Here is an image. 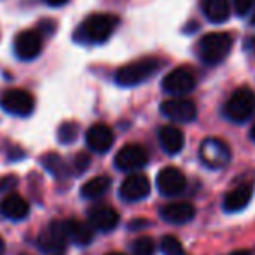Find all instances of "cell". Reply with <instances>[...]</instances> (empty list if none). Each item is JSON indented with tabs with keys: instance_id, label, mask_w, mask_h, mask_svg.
Wrapping results in <instances>:
<instances>
[{
	"instance_id": "9a60e30c",
	"label": "cell",
	"mask_w": 255,
	"mask_h": 255,
	"mask_svg": "<svg viewBox=\"0 0 255 255\" xmlns=\"http://www.w3.org/2000/svg\"><path fill=\"white\" fill-rule=\"evenodd\" d=\"M89 224L93 226V229L102 231V233H109V231L116 229L119 224V213L107 205H96L93 208H89L88 212Z\"/></svg>"
},
{
	"instance_id": "5b68a950",
	"label": "cell",
	"mask_w": 255,
	"mask_h": 255,
	"mask_svg": "<svg viewBox=\"0 0 255 255\" xmlns=\"http://www.w3.org/2000/svg\"><path fill=\"white\" fill-rule=\"evenodd\" d=\"M199 159L212 170H220L231 161V149L220 138H206L199 145Z\"/></svg>"
},
{
	"instance_id": "7c38bea8",
	"label": "cell",
	"mask_w": 255,
	"mask_h": 255,
	"mask_svg": "<svg viewBox=\"0 0 255 255\" xmlns=\"http://www.w3.org/2000/svg\"><path fill=\"white\" fill-rule=\"evenodd\" d=\"M156 185H157V191L163 196H166V198H175V196H180L182 192L185 191L187 180H185V175L182 173L178 168L166 166L157 173Z\"/></svg>"
},
{
	"instance_id": "4fadbf2b",
	"label": "cell",
	"mask_w": 255,
	"mask_h": 255,
	"mask_svg": "<svg viewBox=\"0 0 255 255\" xmlns=\"http://www.w3.org/2000/svg\"><path fill=\"white\" fill-rule=\"evenodd\" d=\"M42 51V37L35 30L19 32L14 39V53L19 60L30 61L37 58Z\"/></svg>"
},
{
	"instance_id": "e0dca14e",
	"label": "cell",
	"mask_w": 255,
	"mask_h": 255,
	"mask_svg": "<svg viewBox=\"0 0 255 255\" xmlns=\"http://www.w3.org/2000/svg\"><path fill=\"white\" fill-rule=\"evenodd\" d=\"M61 226H63V231L67 234L68 241L79 245V247H88L93 241V238H95V229H93L91 224L70 219V220H61Z\"/></svg>"
},
{
	"instance_id": "83f0119b",
	"label": "cell",
	"mask_w": 255,
	"mask_h": 255,
	"mask_svg": "<svg viewBox=\"0 0 255 255\" xmlns=\"http://www.w3.org/2000/svg\"><path fill=\"white\" fill-rule=\"evenodd\" d=\"M89 168V156L88 154H77L74 159V171L75 173H84Z\"/></svg>"
},
{
	"instance_id": "484cf974",
	"label": "cell",
	"mask_w": 255,
	"mask_h": 255,
	"mask_svg": "<svg viewBox=\"0 0 255 255\" xmlns=\"http://www.w3.org/2000/svg\"><path fill=\"white\" fill-rule=\"evenodd\" d=\"M156 254V243L152 238L142 236L133 243V255H154Z\"/></svg>"
},
{
	"instance_id": "1f68e13d",
	"label": "cell",
	"mask_w": 255,
	"mask_h": 255,
	"mask_svg": "<svg viewBox=\"0 0 255 255\" xmlns=\"http://www.w3.org/2000/svg\"><path fill=\"white\" fill-rule=\"evenodd\" d=\"M4 250H5V243H4V240H2V236H0V255L4 254Z\"/></svg>"
},
{
	"instance_id": "f1b7e54d",
	"label": "cell",
	"mask_w": 255,
	"mask_h": 255,
	"mask_svg": "<svg viewBox=\"0 0 255 255\" xmlns=\"http://www.w3.org/2000/svg\"><path fill=\"white\" fill-rule=\"evenodd\" d=\"M16 184H18L16 177H5L0 180V189H2V191H7V189H11L12 185H16Z\"/></svg>"
},
{
	"instance_id": "ba28073f",
	"label": "cell",
	"mask_w": 255,
	"mask_h": 255,
	"mask_svg": "<svg viewBox=\"0 0 255 255\" xmlns=\"http://www.w3.org/2000/svg\"><path fill=\"white\" fill-rule=\"evenodd\" d=\"M116 168L124 173H133V171H138L149 163V154L138 143H128L124 145L119 152L116 154Z\"/></svg>"
},
{
	"instance_id": "836d02e7",
	"label": "cell",
	"mask_w": 255,
	"mask_h": 255,
	"mask_svg": "<svg viewBox=\"0 0 255 255\" xmlns=\"http://www.w3.org/2000/svg\"><path fill=\"white\" fill-rule=\"evenodd\" d=\"M107 255H124V254H121V252H112V254H107Z\"/></svg>"
},
{
	"instance_id": "9c48e42d",
	"label": "cell",
	"mask_w": 255,
	"mask_h": 255,
	"mask_svg": "<svg viewBox=\"0 0 255 255\" xmlns=\"http://www.w3.org/2000/svg\"><path fill=\"white\" fill-rule=\"evenodd\" d=\"M161 114L177 123H191L198 116V107L192 100L175 96V98L164 100L161 103Z\"/></svg>"
},
{
	"instance_id": "5bb4252c",
	"label": "cell",
	"mask_w": 255,
	"mask_h": 255,
	"mask_svg": "<svg viewBox=\"0 0 255 255\" xmlns=\"http://www.w3.org/2000/svg\"><path fill=\"white\" fill-rule=\"evenodd\" d=\"M114 140H116V136H114L112 128L103 123L93 124L88 131H86V143H88V147L93 152H98V154L109 152L110 147L114 145Z\"/></svg>"
},
{
	"instance_id": "277c9868",
	"label": "cell",
	"mask_w": 255,
	"mask_h": 255,
	"mask_svg": "<svg viewBox=\"0 0 255 255\" xmlns=\"http://www.w3.org/2000/svg\"><path fill=\"white\" fill-rule=\"evenodd\" d=\"M255 114V93L248 88H238L224 105V116L233 123H245Z\"/></svg>"
},
{
	"instance_id": "d6986e66",
	"label": "cell",
	"mask_w": 255,
	"mask_h": 255,
	"mask_svg": "<svg viewBox=\"0 0 255 255\" xmlns=\"http://www.w3.org/2000/svg\"><path fill=\"white\" fill-rule=\"evenodd\" d=\"M30 205L23 196L19 194H7L0 201V213L9 220H23L28 217Z\"/></svg>"
},
{
	"instance_id": "e575fe53",
	"label": "cell",
	"mask_w": 255,
	"mask_h": 255,
	"mask_svg": "<svg viewBox=\"0 0 255 255\" xmlns=\"http://www.w3.org/2000/svg\"><path fill=\"white\" fill-rule=\"evenodd\" d=\"M252 47H254V51H255V39H254V42H252Z\"/></svg>"
},
{
	"instance_id": "7a4b0ae2",
	"label": "cell",
	"mask_w": 255,
	"mask_h": 255,
	"mask_svg": "<svg viewBox=\"0 0 255 255\" xmlns=\"http://www.w3.org/2000/svg\"><path fill=\"white\" fill-rule=\"evenodd\" d=\"M161 68L159 58H142V60L131 61L124 65L116 72V82L123 88H133L142 82L149 81L154 74H157Z\"/></svg>"
},
{
	"instance_id": "8992f818",
	"label": "cell",
	"mask_w": 255,
	"mask_h": 255,
	"mask_svg": "<svg viewBox=\"0 0 255 255\" xmlns=\"http://www.w3.org/2000/svg\"><path fill=\"white\" fill-rule=\"evenodd\" d=\"M0 107L11 116L26 117L35 109V98L25 89H7L0 96Z\"/></svg>"
},
{
	"instance_id": "cb8c5ba5",
	"label": "cell",
	"mask_w": 255,
	"mask_h": 255,
	"mask_svg": "<svg viewBox=\"0 0 255 255\" xmlns=\"http://www.w3.org/2000/svg\"><path fill=\"white\" fill-rule=\"evenodd\" d=\"M159 247H161L163 255H184V247H182L180 240L175 238V236H171V234L163 236Z\"/></svg>"
},
{
	"instance_id": "8fae6325",
	"label": "cell",
	"mask_w": 255,
	"mask_h": 255,
	"mask_svg": "<svg viewBox=\"0 0 255 255\" xmlns=\"http://www.w3.org/2000/svg\"><path fill=\"white\" fill-rule=\"evenodd\" d=\"M161 86H163L164 91L173 96L187 95L196 86L194 72L187 67H178V68H175V70H171L170 74L163 79V84Z\"/></svg>"
},
{
	"instance_id": "44dd1931",
	"label": "cell",
	"mask_w": 255,
	"mask_h": 255,
	"mask_svg": "<svg viewBox=\"0 0 255 255\" xmlns=\"http://www.w3.org/2000/svg\"><path fill=\"white\" fill-rule=\"evenodd\" d=\"M203 12L212 23H224L231 16L229 0H203Z\"/></svg>"
},
{
	"instance_id": "8d00e7d4",
	"label": "cell",
	"mask_w": 255,
	"mask_h": 255,
	"mask_svg": "<svg viewBox=\"0 0 255 255\" xmlns=\"http://www.w3.org/2000/svg\"><path fill=\"white\" fill-rule=\"evenodd\" d=\"M21 255H25V254H21Z\"/></svg>"
},
{
	"instance_id": "7402d4cb",
	"label": "cell",
	"mask_w": 255,
	"mask_h": 255,
	"mask_svg": "<svg viewBox=\"0 0 255 255\" xmlns=\"http://www.w3.org/2000/svg\"><path fill=\"white\" fill-rule=\"evenodd\" d=\"M110 187V178L102 175V177H95L91 180H88L81 189V196L86 199H96L102 198Z\"/></svg>"
},
{
	"instance_id": "3957f363",
	"label": "cell",
	"mask_w": 255,
	"mask_h": 255,
	"mask_svg": "<svg viewBox=\"0 0 255 255\" xmlns=\"http://www.w3.org/2000/svg\"><path fill=\"white\" fill-rule=\"evenodd\" d=\"M233 47V37L226 32H213L205 35L198 44V54L203 63L217 65L227 58Z\"/></svg>"
},
{
	"instance_id": "ffe728a7",
	"label": "cell",
	"mask_w": 255,
	"mask_h": 255,
	"mask_svg": "<svg viewBox=\"0 0 255 255\" xmlns=\"http://www.w3.org/2000/svg\"><path fill=\"white\" fill-rule=\"evenodd\" d=\"M252 194H254V189H252L250 184H241L238 185L236 189L229 191L226 196H224V212L227 213H236L241 212L243 208H247L248 203L252 199Z\"/></svg>"
},
{
	"instance_id": "4dcf8cb0",
	"label": "cell",
	"mask_w": 255,
	"mask_h": 255,
	"mask_svg": "<svg viewBox=\"0 0 255 255\" xmlns=\"http://www.w3.org/2000/svg\"><path fill=\"white\" fill-rule=\"evenodd\" d=\"M250 138H252V142H255V123L252 124V128H250Z\"/></svg>"
},
{
	"instance_id": "f546056e",
	"label": "cell",
	"mask_w": 255,
	"mask_h": 255,
	"mask_svg": "<svg viewBox=\"0 0 255 255\" xmlns=\"http://www.w3.org/2000/svg\"><path fill=\"white\" fill-rule=\"evenodd\" d=\"M68 0H46V4L53 5V7H60V5H65Z\"/></svg>"
},
{
	"instance_id": "d4e9b609",
	"label": "cell",
	"mask_w": 255,
	"mask_h": 255,
	"mask_svg": "<svg viewBox=\"0 0 255 255\" xmlns=\"http://www.w3.org/2000/svg\"><path fill=\"white\" fill-rule=\"evenodd\" d=\"M79 136V126L75 123H63L58 128V140L61 143H72Z\"/></svg>"
},
{
	"instance_id": "4316f807",
	"label": "cell",
	"mask_w": 255,
	"mask_h": 255,
	"mask_svg": "<svg viewBox=\"0 0 255 255\" xmlns=\"http://www.w3.org/2000/svg\"><path fill=\"white\" fill-rule=\"evenodd\" d=\"M255 0H234V11L238 16H247L250 9L254 7Z\"/></svg>"
},
{
	"instance_id": "ac0fdd59",
	"label": "cell",
	"mask_w": 255,
	"mask_h": 255,
	"mask_svg": "<svg viewBox=\"0 0 255 255\" xmlns=\"http://www.w3.org/2000/svg\"><path fill=\"white\" fill-rule=\"evenodd\" d=\"M194 215H196L194 206L187 201L170 203V205L161 208V217H163V220H166V222H170V224H177V226L191 222V220L194 219Z\"/></svg>"
},
{
	"instance_id": "52a82bcc",
	"label": "cell",
	"mask_w": 255,
	"mask_h": 255,
	"mask_svg": "<svg viewBox=\"0 0 255 255\" xmlns=\"http://www.w3.org/2000/svg\"><path fill=\"white\" fill-rule=\"evenodd\" d=\"M68 238L63 231V226L60 222H51L42 233L37 238V245H39L40 252L44 255H63L67 250Z\"/></svg>"
},
{
	"instance_id": "d6a6232c",
	"label": "cell",
	"mask_w": 255,
	"mask_h": 255,
	"mask_svg": "<svg viewBox=\"0 0 255 255\" xmlns=\"http://www.w3.org/2000/svg\"><path fill=\"white\" fill-rule=\"evenodd\" d=\"M231 255H252L250 252H247V250H241V252H234V254H231Z\"/></svg>"
},
{
	"instance_id": "2e32d148",
	"label": "cell",
	"mask_w": 255,
	"mask_h": 255,
	"mask_svg": "<svg viewBox=\"0 0 255 255\" xmlns=\"http://www.w3.org/2000/svg\"><path fill=\"white\" fill-rule=\"evenodd\" d=\"M157 140H159L161 149L164 150L170 156H175V154L182 152L185 145V135L180 128L177 126H161L159 131H157Z\"/></svg>"
},
{
	"instance_id": "d590c367",
	"label": "cell",
	"mask_w": 255,
	"mask_h": 255,
	"mask_svg": "<svg viewBox=\"0 0 255 255\" xmlns=\"http://www.w3.org/2000/svg\"><path fill=\"white\" fill-rule=\"evenodd\" d=\"M252 23H255V12H254V18H252Z\"/></svg>"
},
{
	"instance_id": "6da1fadb",
	"label": "cell",
	"mask_w": 255,
	"mask_h": 255,
	"mask_svg": "<svg viewBox=\"0 0 255 255\" xmlns=\"http://www.w3.org/2000/svg\"><path fill=\"white\" fill-rule=\"evenodd\" d=\"M119 25V18L109 12H96L81 23L74 33V39L82 44H103L110 39Z\"/></svg>"
},
{
	"instance_id": "603a6c76",
	"label": "cell",
	"mask_w": 255,
	"mask_h": 255,
	"mask_svg": "<svg viewBox=\"0 0 255 255\" xmlns=\"http://www.w3.org/2000/svg\"><path fill=\"white\" fill-rule=\"evenodd\" d=\"M40 163H42V166L46 168L53 177H56V178L68 177L67 163H65V161L61 159V156H58V154H46V156H42Z\"/></svg>"
},
{
	"instance_id": "30bf717a",
	"label": "cell",
	"mask_w": 255,
	"mask_h": 255,
	"mask_svg": "<svg viewBox=\"0 0 255 255\" xmlns=\"http://www.w3.org/2000/svg\"><path fill=\"white\" fill-rule=\"evenodd\" d=\"M150 194V180L143 173L133 171L123 180L119 187V196L128 203H136Z\"/></svg>"
}]
</instances>
